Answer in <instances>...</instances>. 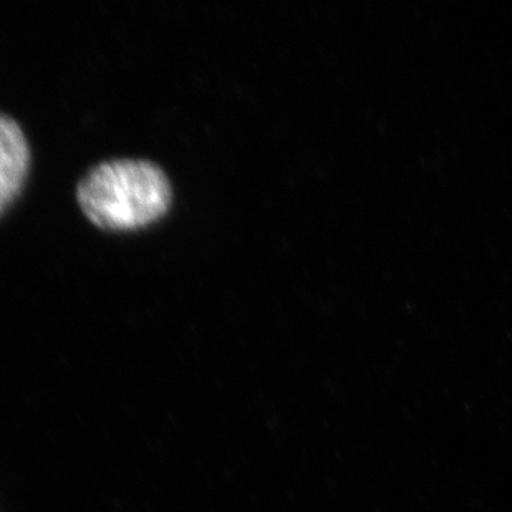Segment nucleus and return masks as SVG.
Masks as SVG:
<instances>
[{"label": "nucleus", "instance_id": "obj_1", "mask_svg": "<svg viewBox=\"0 0 512 512\" xmlns=\"http://www.w3.org/2000/svg\"><path fill=\"white\" fill-rule=\"evenodd\" d=\"M78 203L90 221L105 229L143 228L168 211L170 179L153 161H103L83 176Z\"/></svg>", "mask_w": 512, "mask_h": 512}, {"label": "nucleus", "instance_id": "obj_2", "mask_svg": "<svg viewBox=\"0 0 512 512\" xmlns=\"http://www.w3.org/2000/svg\"><path fill=\"white\" fill-rule=\"evenodd\" d=\"M30 150L24 131L0 113V213L17 196L29 171Z\"/></svg>", "mask_w": 512, "mask_h": 512}]
</instances>
